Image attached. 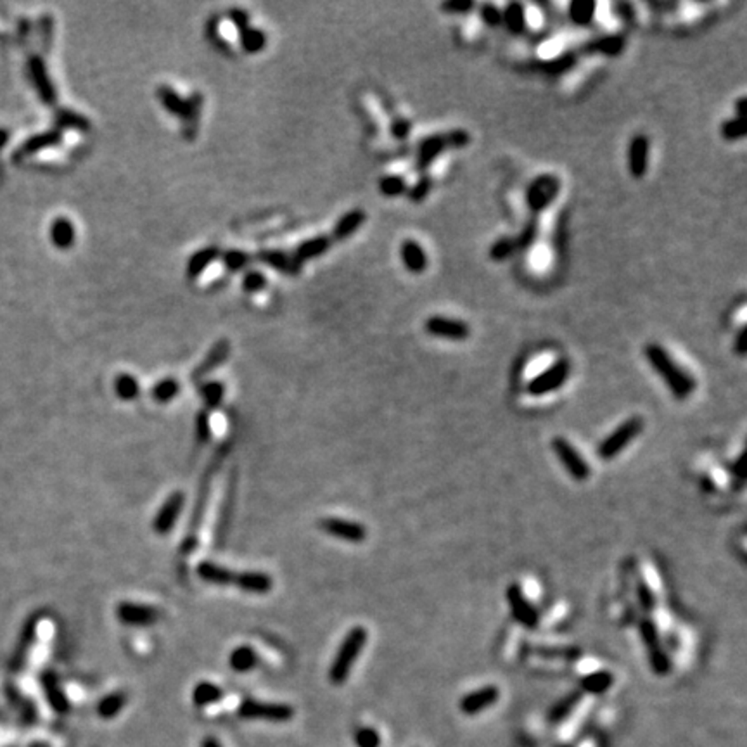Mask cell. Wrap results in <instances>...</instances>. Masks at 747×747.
<instances>
[{
    "label": "cell",
    "instance_id": "1",
    "mask_svg": "<svg viewBox=\"0 0 747 747\" xmlns=\"http://www.w3.org/2000/svg\"><path fill=\"white\" fill-rule=\"evenodd\" d=\"M644 353L649 365L665 380L668 390L672 391V394L676 400H687L688 397L694 394L695 386H697L695 379L680 364H676V360L670 355V351L665 346L658 343H649L645 346Z\"/></svg>",
    "mask_w": 747,
    "mask_h": 747
},
{
    "label": "cell",
    "instance_id": "2",
    "mask_svg": "<svg viewBox=\"0 0 747 747\" xmlns=\"http://www.w3.org/2000/svg\"><path fill=\"white\" fill-rule=\"evenodd\" d=\"M471 142V135L464 128H452L447 132L433 133L427 135L417 144L415 154V170L417 172H426L429 166L440 158L443 152L448 149H460L466 147Z\"/></svg>",
    "mask_w": 747,
    "mask_h": 747
},
{
    "label": "cell",
    "instance_id": "3",
    "mask_svg": "<svg viewBox=\"0 0 747 747\" xmlns=\"http://www.w3.org/2000/svg\"><path fill=\"white\" fill-rule=\"evenodd\" d=\"M156 97H158L159 104L165 108L175 118L182 119L186 123V135L192 137L195 135V128H198L199 116H201L202 110V96L199 92L191 94L187 99L180 97V94L175 89L168 85H159L156 90Z\"/></svg>",
    "mask_w": 747,
    "mask_h": 747
},
{
    "label": "cell",
    "instance_id": "4",
    "mask_svg": "<svg viewBox=\"0 0 747 747\" xmlns=\"http://www.w3.org/2000/svg\"><path fill=\"white\" fill-rule=\"evenodd\" d=\"M223 455H225V450L220 448L219 452L215 453V459H213L212 466L206 467V473H205V476H202L201 485H199L198 500H195L194 509H192L191 519H188V524H187L186 536H184V542H182V545H180V549H179V552L182 554L184 557L191 556V554L195 550V547H198L199 529H201L202 519H205L206 507H208L209 491H212L213 478H215V473H216V464L220 462V457H223Z\"/></svg>",
    "mask_w": 747,
    "mask_h": 747
},
{
    "label": "cell",
    "instance_id": "5",
    "mask_svg": "<svg viewBox=\"0 0 747 747\" xmlns=\"http://www.w3.org/2000/svg\"><path fill=\"white\" fill-rule=\"evenodd\" d=\"M367 630L364 626H353L350 632L346 633L341 642L339 649L336 652V658L332 659V665L329 668V680L334 685H343L344 681L350 676L351 670H353L355 661L358 659V656L364 651L365 644H367Z\"/></svg>",
    "mask_w": 747,
    "mask_h": 747
},
{
    "label": "cell",
    "instance_id": "6",
    "mask_svg": "<svg viewBox=\"0 0 747 747\" xmlns=\"http://www.w3.org/2000/svg\"><path fill=\"white\" fill-rule=\"evenodd\" d=\"M561 179L554 173H542V175L535 177V179L529 182V186L526 187V205H528L529 212L533 215H540L542 212H545L547 208H550L554 201L557 199L561 192Z\"/></svg>",
    "mask_w": 747,
    "mask_h": 747
},
{
    "label": "cell",
    "instance_id": "7",
    "mask_svg": "<svg viewBox=\"0 0 747 747\" xmlns=\"http://www.w3.org/2000/svg\"><path fill=\"white\" fill-rule=\"evenodd\" d=\"M642 429H644V419L640 415H633L626 419L609 436H605L600 441L597 450L598 457L602 460H612L614 457H618L642 433Z\"/></svg>",
    "mask_w": 747,
    "mask_h": 747
},
{
    "label": "cell",
    "instance_id": "8",
    "mask_svg": "<svg viewBox=\"0 0 747 747\" xmlns=\"http://www.w3.org/2000/svg\"><path fill=\"white\" fill-rule=\"evenodd\" d=\"M638 628H640L642 642H644L645 649H647L652 672L659 674V676H665V674L672 672V659L666 654V651H663L658 626H656V623L652 621V619H642Z\"/></svg>",
    "mask_w": 747,
    "mask_h": 747
},
{
    "label": "cell",
    "instance_id": "9",
    "mask_svg": "<svg viewBox=\"0 0 747 747\" xmlns=\"http://www.w3.org/2000/svg\"><path fill=\"white\" fill-rule=\"evenodd\" d=\"M569 374H571V364H569L568 358H561L542 374L533 377L528 383V386H526V390L531 397H543V394L559 390L562 384L569 379Z\"/></svg>",
    "mask_w": 747,
    "mask_h": 747
},
{
    "label": "cell",
    "instance_id": "10",
    "mask_svg": "<svg viewBox=\"0 0 747 747\" xmlns=\"http://www.w3.org/2000/svg\"><path fill=\"white\" fill-rule=\"evenodd\" d=\"M161 609L151 604H142V602L123 600L116 607V618L119 623L126 626H135V628H147V626L156 625L161 619Z\"/></svg>",
    "mask_w": 747,
    "mask_h": 747
},
{
    "label": "cell",
    "instance_id": "11",
    "mask_svg": "<svg viewBox=\"0 0 747 747\" xmlns=\"http://www.w3.org/2000/svg\"><path fill=\"white\" fill-rule=\"evenodd\" d=\"M239 716L246 720H267L274 723H284L295 716V709L288 704H274V702H262L255 699H246L239 706Z\"/></svg>",
    "mask_w": 747,
    "mask_h": 747
},
{
    "label": "cell",
    "instance_id": "12",
    "mask_svg": "<svg viewBox=\"0 0 747 747\" xmlns=\"http://www.w3.org/2000/svg\"><path fill=\"white\" fill-rule=\"evenodd\" d=\"M552 450L557 455L562 467L565 469V473L576 481H586L590 478V466L585 459H583L582 453L578 452L571 443H569L565 438H554L552 440Z\"/></svg>",
    "mask_w": 747,
    "mask_h": 747
},
{
    "label": "cell",
    "instance_id": "13",
    "mask_svg": "<svg viewBox=\"0 0 747 747\" xmlns=\"http://www.w3.org/2000/svg\"><path fill=\"white\" fill-rule=\"evenodd\" d=\"M424 331L438 339L466 341L471 336V327L464 320L443 315H433L424 322Z\"/></svg>",
    "mask_w": 747,
    "mask_h": 747
},
{
    "label": "cell",
    "instance_id": "14",
    "mask_svg": "<svg viewBox=\"0 0 747 747\" xmlns=\"http://www.w3.org/2000/svg\"><path fill=\"white\" fill-rule=\"evenodd\" d=\"M318 528L329 536L343 540L348 543H362L367 538V528L357 521L343 519V517H322L318 521Z\"/></svg>",
    "mask_w": 747,
    "mask_h": 747
},
{
    "label": "cell",
    "instance_id": "15",
    "mask_svg": "<svg viewBox=\"0 0 747 747\" xmlns=\"http://www.w3.org/2000/svg\"><path fill=\"white\" fill-rule=\"evenodd\" d=\"M507 602H509V607L514 619H516L521 626H524V628L528 630H535L536 626H538V611H536L535 605L526 598L523 589H521L517 583H512V585L507 589Z\"/></svg>",
    "mask_w": 747,
    "mask_h": 747
},
{
    "label": "cell",
    "instance_id": "16",
    "mask_svg": "<svg viewBox=\"0 0 747 747\" xmlns=\"http://www.w3.org/2000/svg\"><path fill=\"white\" fill-rule=\"evenodd\" d=\"M184 505H186V493L173 491L156 512L154 519H152V529L158 535H166V533L172 531L175 528L177 519L182 514Z\"/></svg>",
    "mask_w": 747,
    "mask_h": 747
},
{
    "label": "cell",
    "instance_id": "17",
    "mask_svg": "<svg viewBox=\"0 0 747 747\" xmlns=\"http://www.w3.org/2000/svg\"><path fill=\"white\" fill-rule=\"evenodd\" d=\"M649 154H651V140L645 133H637L632 137L628 146V170L633 179H642L649 170Z\"/></svg>",
    "mask_w": 747,
    "mask_h": 747
},
{
    "label": "cell",
    "instance_id": "18",
    "mask_svg": "<svg viewBox=\"0 0 747 747\" xmlns=\"http://www.w3.org/2000/svg\"><path fill=\"white\" fill-rule=\"evenodd\" d=\"M228 355H230V341L228 339H219L212 346V350L206 353V357L202 358L201 364L194 369L191 374L192 383H199L201 379H205L206 376H209L213 371H216L219 367L227 362Z\"/></svg>",
    "mask_w": 747,
    "mask_h": 747
},
{
    "label": "cell",
    "instance_id": "19",
    "mask_svg": "<svg viewBox=\"0 0 747 747\" xmlns=\"http://www.w3.org/2000/svg\"><path fill=\"white\" fill-rule=\"evenodd\" d=\"M498 697L500 690L496 687H493V685L478 688V690L469 692V694L460 699V711H462L464 714H469V716L471 714H478L481 713V711L491 708V706L498 701Z\"/></svg>",
    "mask_w": 747,
    "mask_h": 747
},
{
    "label": "cell",
    "instance_id": "20",
    "mask_svg": "<svg viewBox=\"0 0 747 747\" xmlns=\"http://www.w3.org/2000/svg\"><path fill=\"white\" fill-rule=\"evenodd\" d=\"M260 263L267 265L272 270L281 272L286 275H298L303 268V265H299L293 258V253L281 251V249H262V251L256 253L255 256Z\"/></svg>",
    "mask_w": 747,
    "mask_h": 747
},
{
    "label": "cell",
    "instance_id": "21",
    "mask_svg": "<svg viewBox=\"0 0 747 747\" xmlns=\"http://www.w3.org/2000/svg\"><path fill=\"white\" fill-rule=\"evenodd\" d=\"M365 220H367V213H365L362 208L350 209V212L344 213L343 216H339V220L336 222L334 228H332L331 235H329L332 244H334V242H343V241H346V239H350L355 232H358L362 227H364Z\"/></svg>",
    "mask_w": 747,
    "mask_h": 747
},
{
    "label": "cell",
    "instance_id": "22",
    "mask_svg": "<svg viewBox=\"0 0 747 747\" xmlns=\"http://www.w3.org/2000/svg\"><path fill=\"white\" fill-rule=\"evenodd\" d=\"M248 593H268L274 589V579L265 571H239L234 576V585Z\"/></svg>",
    "mask_w": 747,
    "mask_h": 747
},
{
    "label": "cell",
    "instance_id": "23",
    "mask_svg": "<svg viewBox=\"0 0 747 747\" xmlns=\"http://www.w3.org/2000/svg\"><path fill=\"white\" fill-rule=\"evenodd\" d=\"M400 258L404 267L407 268L411 274H422L426 272L429 260H427L426 249L422 248L419 241L415 239H405L400 246Z\"/></svg>",
    "mask_w": 747,
    "mask_h": 747
},
{
    "label": "cell",
    "instance_id": "24",
    "mask_svg": "<svg viewBox=\"0 0 747 747\" xmlns=\"http://www.w3.org/2000/svg\"><path fill=\"white\" fill-rule=\"evenodd\" d=\"M195 575L206 583H212V585L219 586H232L234 585V576L235 571L225 568V565L216 564L213 561H202L199 562L198 568H195Z\"/></svg>",
    "mask_w": 747,
    "mask_h": 747
},
{
    "label": "cell",
    "instance_id": "25",
    "mask_svg": "<svg viewBox=\"0 0 747 747\" xmlns=\"http://www.w3.org/2000/svg\"><path fill=\"white\" fill-rule=\"evenodd\" d=\"M332 241L329 235H317V237L306 239V241L299 242L296 246V249L293 251V258L296 260L299 265L310 262V260L318 258V256L325 255V253L331 249Z\"/></svg>",
    "mask_w": 747,
    "mask_h": 747
},
{
    "label": "cell",
    "instance_id": "26",
    "mask_svg": "<svg viewBox=\"0 0 747 747\" xmlns=\"http://www.w3.org/2000/svg\"><path fill=\"white\" fill-rule=\"evenodd\" d=\"M220 255H222V251H220L216 246H206V248L195 251L194 255H191V258H188L187 262V277L191 279V281H195V279L201 277V275L220 258Z\"/></svg>",
    "mask_w": 747,
    "mask_h": 747
},
{
    "label": "cell",
    "instance_id": "27",
    "mask_svg": "<svg viewBox=\"0 0 747 747\" xmlns=\"http://www.w3.org/2000/svg\"><path fill=\"white\" fill-rule=\"evenodd\" d=\"M626 47V38L619 34L612 35H604V37H598L592 42H589L585 45V52L589 54H602V56L607 57H616L625 50Z\"/></svg>",
    "mask_w": 747,
    "mask_h": 747
},
{
    "label": "cell",
    "instance_id": "28",
    "mask_svg": "<svg viewBox=\"0 0 747 747\" xmlns=\"http://www.w3.org/2000/svg\"><path fill=\"white\" fill-rule=\"evenodd\" d=\"M30 71H31V76H34V82H35V85H37L38 94H40V97H42L43 103L56 104L57 92H56V89H54L52 83H50V78H49V75H47L43 61L38 59V57H34V59L30 61Z\"/></svg>",
    "mask_w": 747,
    "mask_h": 747
},
{
    "label": "cell",
    "instance_id": "29",
    "mask_svg": "<svg viewBox=\"0 0 747 747\" xmlns=\"http://www.w3.org/2000/svg\"><path fill=\"white\" fill-rule=\"evenodd\" d=\"M260 658L258 652L251 647V645H239L228 656V665L234 672L237 673H248L258 666Z\"/></svg>",
    "mask_w": 747,
    "mask_h": 747
},
{
    "label": "cell",
    "instance_id": "30",
    "mask_svg": "<svg viewBox=\"0 0 747 747\" xmlns=\"http://www.w3.org/2000/svg\"><path fill=\"white\" fill-rule=\"evenodd\" d=\"M50 241L59 249H68L75 244L76 230L71 220L59 216L50 225Z\"/></svg>",
    "mask_w": 747,
    "mask_h": 747
},
{
    "label": "cell",
    "instance_id": "31",
    "mask_svg": "<svg viewBox=\"0 0 747 747\" xmlns=\"http://www.w3.org/2000/svg\"><path fill=\"white\" fill-rule=\"evenodd\" d=\"M612 683H614L612 673L600 670V672H593L579 680V692H582V694L585 692V694L600 695L604 694L605 690H609V688L612 687Z\"/></svg>",
    "mask_w": 747,
    "mask_h": 747
},
{
    "label": "cell",
    "instance_id": "32",
    "mask_svg": "<svg viewBox=\"0 0 747 747\" xmlns=\"http://www.w3.org/2000/svg\"><path fill=\"white\" fill-rule=\"evenodd\" d=\"M502 24H505L507 30L512 35H523L528 27L526 20V9L521 2H512L502 10Z\"/></svg>",
    "mask_w": 747,
    "mask_h": 747
},
{
    "label": "cell",
    "instance_id": "33",
    "mask_svg": "<svg viewBox=\"0 0 747 747\" xmlns=\"http://www.w3.org/2000/svg\"><path fill=\"white\" fill-rule=\"evenodd\" d=\"M198 393L199 397H201V400L205 401L206 411L212 412L223 404L225 383H222V380H208V383H202L201 386L198 387Z\"/></svg>",
    "mask_w": 747,
    "mask_h": 747
},
{
    "label": "cell",
    "instance_id": "34",
    "mask_svg": "<svg viewBox=\"0 0 747 747\" xmlns=\"http://www.w3.org/2000/svg\"><path fill=\"white\" fill-rule=\"evenodd\" d=\"M222 697L223 690L219 685L212 683V681H199L194 687V690H192V701L198 708H206V706L215 704Z\"/></svg>",
    "mask_w": 747,
    "mask_h": 747
},
{
    "label": "cell",
    "instance_id": "35",
    "mask_svg": "<svg viewBox=\"0 0 747 747\" xmlns=\"http://www.w3.org/2000/svg\"><path fill=\"white\" fill-rule=\"evenodd\" d=\"M268 37L263 30L255 27H248L246 30L239 31V45L244 52L258 54L267 47Z\"/></svg>",
    "mask_w": 747,
    "mask_h": 747
},
{
    "label": "cell",
    "instance_id": "36",
    "mask_svg": "<svg viewBox=\"0 0 747 747\" xmlns=\"http://www.w3.org/2000/svg\"><path fill=\"white\" fill-rule=\"evenodd\" d=\"M597 3L593 0H575V2L569 3V20L572 21L578 27H586L593 21L596 17Z\"/></svg>",
    "mask_w": 747,
    "mask_h": 747
},
{
    "label": "cell",
    "instance_id": "37",
    "mask_svg": "<svg viewBox=\"0 0 747 747\" xmlns=\"http://www.w3.org/2000/svg\"><path fill=\"white\" fill-rule=\"evenodd\" d=\"M180 390H182V386H180V383L175 377H165V379L158 380V383L152 386L151 397L154 398V401L165 405L175 400L180 394Z\"/></svg>",
    "mask_w": 747,
    "mask_h": 747
},
{
    "label": "cell",
    "instance_id": "38",
    "mask_svg": "<svg viewBox=\"0 0 747 747\" xmlns=\"http://www.w3.org/2000/svg\"><path fill=\"white\" fill-rule=\"evenodd\" d=\"M61 142H63V133H61L59 130H50V132L31 137V139L21 147V154H35V152L47 149V147L59 146Z\"/></svg>",
    "mask_w": 747,
    "mask_h": 747
},
{
    "label": "cell",
    "instance_id": "39",
    "mask_svg": "<svg viewBox=\"0 0 747 747\" xmlns=\"http://www.w3.org/2000/svg\"><path fill=\"white\" fill-rule=\"evenodd\" d=\"M579 701H582V692L579 690H575V692H571V694L564 695V697H562L561 701H557L556 704H554V708L550 709V713H549L550 723H559V721L565 720V718H568L569 714L575 711Z\"/></svg>",
    "mask_w": 747,
    "mask_h": 747
},
{
    "label": "cell",
    "instance_id": "40",
    "mask_svg": "<svg viewBox=\"0 0 747 747\" xmlns=\"http://www.w3.org/2000/svg\"><path fill=\"white\" fill-rule=\"evenodd\" d=\"M114 393L125 401L135 400L140 394V383L132 374H119L114 379Z\"/></svg>",
    "mask_w": 747,
    "mask_h": 747
},
{
    "label": "cell",
    "instance_id": "41",
    "mask_svg": "<svg viewBox=\"0 0 747 747\" xmlns=\"http://www.w3.org/2000/svg\"><path fill=\"white\" fill-rule=\"evenodd\" d=\"M379 192L384 198H400V195L407 194V179L401 175H384L379 179Z\"/></svg>",
    "mask_w": 747,
    "mask_h": 747
},
{
    "label": "cell",
    "instance_id": "42",
    "mask_svg": "<svg viewBox=\"0 0 747 747\" xmlns=\"http://www.w3.org/2000/svg\"><path fill=\"white\" fill-rule=\"evenodd\" d=\"M56 119L61 128L76 130V132H89L90 130V119L73 110H61L57 112Z\"/></svg>",
    "mask_w": 747,
    "mask_h": 747
},
{
    "label": "cell",
    "instance_id": "43",
    "mask_svg": "<svg viewBox=\"0 0 747 747\" xmlns=\"http://www.w3.org/2000/svg\"><path fill=\"white\" fill-rule=\"evenodd\" d=\"M126 704V695L123 692H112V694L104 695L97 704V713L103 718H114Z\"/></svg>",
    "mask_w": 747,
    "mask_h": 747
},
{
    "label": "cell",
    "instance_id": "44",
    "mask_svg": "<svg viewBox=\"0 0 747 747\" xmlns=\"http://www.w3.org/2000/svg\"><path fill=\"white\" fill-rule=\"evenodd\" d=\"M220 260H222L227 272L235 274V272H241L248 267L249 262H251V256L246 251H241V249H228V251H223L220 255Z\"/></svg>",
    "mask_w": 747,
    "mask_h": 747
},
{
    "label": "cell",
    "instance_id": "45",
    "mask_svg": "<svg viewBox=\"0 0 747 747\" xmlns=\"http://www.w3.org/2000/svg\"><path fill=\"white\" fill-rule=\"evenodd\" d=\"M516 251V239L500 237L496 239L491 244V248H489V258H491L493 262H505V260H509Z\"/></svg>",
    "mask_w": 747,
    "mask_h": 747
},
{
    "label": "cell",
    "instance_id": "46",
    "mask_svg": "<svg viewBox=\"0 0 747 747\" xmlns=\"http://www.w3.org/2000/svg\"><path fill=\"white\" fill-rule=\"evenodd\" d=\"M209 413L212 412L202 408V411H199L198 415H195L194 433L199 445H206L212 440V415H209Z\"/></svg>",
    "mask_w": 747,
    "mask_h": 747
},
{
    "label": "cell",
    "instance_id": "47",
    "mask_svg": "<svg viewBox=\"0 0 747 747\" xmlns=\"http://www.w3.org/2000/svg\"><path fill=\"white\" fill-rule=\"evenodd\" d=\"M721 135L728 142H735V140H741L746 137V119L744 118H728L727 121H723L721 125Z\"/></svg>",
    "mask_w": 747,
    "mask_h": 747
},
{
    "label": "cell",
    "instance_id": "48",
    "mask_svg": "<svg viewBox=\"0 0 747 747\" xmlns=\"http://www.w3.org/2000/svg\"><path fill=\"white\" fill-rule=\"evenodd\" d=\"M268 281L267 275L260 270H248L242 277V291L248 293V295H256V293H262L267 288Z\"/></svg>",
    "mask_w": 747,
    "mask_h": 747
},
{
    "label": "cell",
    "instance_id": "49",
    "mask_svg": "<svg viewBox=\"0 0 747 747\" xmlns=\"http://www.w3.org/2000/svg\"><path fill=\"white\" fill-rule=\"evenodd\" d=\"M433 191V179L429 175H422L413 186H408L407 198L412 202H422Z\"/></svg>",
    "mask_w": 747,
    "mask_h": 747
},
{
    "label": "cell",
    "instance_id": "50",
    "mask_svg": "<svg viewBox=\"0 0 747 747\" xmlns=\"http://www.w3.org/2000/svg\"><path fill=\"white\" fill-rule=\"evenodd\" d=\"M478 14H480V20L483 21L486 27L498 28L502 24V10L495 3H481V6H478Z\"/></svg>",
    "mask_w": 747,
    "mask_h": 747
},
{
    "label": "cell",
    "instance_id": "51",
    "mask_svg": "<svg viewBox=\"0 0 747 747\" xmlns=\"http://www.w3.org/2000/svg\"><path fill=\"white\" fill-rule=\"evenodd\" d=\"M576 61H578V57H576L575 52L562 54V56L557 57V59H552L547 64H543V68H545L547 73L559 75V73H564V71L571 70V68L576 64Z\"/></svg>",
    "mask_w": 747,
    "mask_h": 747
},
{
    "label": "cell",
    "instance_id": "52",
    "mask_svg": "<svg viewBox=\"0 0 747 747\" xmlns=\"http://www.w3.org/2000/svg\"><path fill=\"white\" fill-rule=\"evenodd\" d=\"M536 235H538V222H536V219L533 216L531 220H528V223L524 225V228L521 230V234L517 235L516 239V246H517V251L519 249H528L529 246L535 242Z\"/></svg>",
    "mask_w": 747,
    "mask_h": 747
},
{
    "label": "cell",
    "instance_id": "53",
    "mask_svg": "<svg viewBox=\"0 0 747 747\" xmlns=\"http://www.w3.org/2000/svg\"><path fill=\"white\" fill-rule=\"evenodd\" d=\"M355 744H357V747H379L380 737L374 728L362 727L355 732Z\"/></svg>",
    "mask_w": 747,
    "mask_h": 747
},
{
    "label": "cell",
    "instance_id": "54",
    "mask_svg": "<svg viewBox=\"0 0 747 747\" xmlns=\"http://www.w3.org/2000/svg\"><path fill=\"white\" fill-rule=\"evenodd\" d=\"M476 7V2L473 0H450V2L441 3V10H445L447 14H459V16H466Z\"/></svg>",
    "mask_w": 747,
    "mask_h": 747
},
{
    "label": "cell",
    "instance_id": "55",
    "mask_svg": "<svg viewBox=\"0 0 747 747\" xmlns=\"http://www.w3.org/2000/svg\"><path fill=\"white\" fill-rule=\"evenodd\" d=\"M390 132H391V135H393L397 140H405L408 135H411V132H412L411 119L404 118V116H397V118L391 119Z\"/></svg>",
    "mask_w": 747,
    "mask_h": 747
},
{
    "label": "cell",
    "instance_id": "56",
    "mask_svg": "<svg viewBox=\"0 0 747 747\" xmlns=\"http://www.w3.org/2000/svg\"><path fill=\"white\" fill-rule=\"evenodd\" d=\"M47 690H49V699H50V702H52L54 709L61 711V713H63V711H68L66 697H64V694L61 692V688L57 687L52 676H49V680H47Z\"/></svg>",
    "mask_w": 747,
    "mask_h": 747
},
{
    "label": "cell",
    "instance_id": "57",
    "mask_svg": "<svg viewBox=\"0 0 747 747\" xmlns=\"http://www.w3.org/2000/svg\"><path fill=\"white\" fill-rule=\"evenodd\" d=\"M637 598L638 602H640L642 609L647 612H652L656 607V597H654V592L651 590V586L647 585L645 582H638L637 585Z\"/></svg>",
    "mask_w": 747,
    "mask_h": 747
},
{
    "label": "cell",
    "instance_id": "58",
    "mask_svg": "<svg viewBox=\"0 0 747 747\" xmlns=\"http://www.w3.org/2000/svg\"><path fill=\"white\" fill-rule=\"evenodd\" d=\"M227 20L230 21V24L237 31H242L248 27H251V24H249L251 23V16H249V13L244 9H239V7H234V9L228 10Z\"/></svg>",
    "mask_w": 747,
    "mask_h": 747
},
{
    "label": "cell",
    "instance_id": "59",
    "mask_svg": "<svg viewBox=\"0 0 747 747\" xmlns=\"http://www.w3.org/2000/svg\"><path fill=\"white\" fill-rule=\"evenodd\" d=\"M734 350L737 355H746L747 351V327L746 325H742L741 329H739L737 336H735V341H734Z\"/></svg>",
    "mask_w": 747,
    "mask_h": 747
},
{
    "label": "cell",
    "instance_id": "60",
    "mask_svg": "<svg viewBox=\"0 0 747 747\" xmlns=\"http://www.w3.org/2000/svg\"><path fill=\"white\" fill-rule=\"evenodd\" d=\"M732 474L739 476V480L744 481V455H741L735 462V466H732Z\"/></svg>",
    "mask_w": 747,
    "mask_h": 747
},
{
    "label": "cell",
    "instance_id": "61",
    "mask_svg": "<svg viewBox=\"0 0 747 747\" xmlns=\"http://www.w3.org/2000/svg\"><path fill=\"white\" fill-rule=\"evenodd\" d=\"M746 103H747L746 96L739 97V99L735 101V116H737V118H746Z\"/></svg>",
    "mask_w": 747,
    "mask_h": 747
},
{
    "label": "cell",
    "instance_id": "62",
    "mask_svg": "<svg viewBox=\"0 0 747 747\" xmlns=\"http://www.w3.org/2000/svg\"><path fill=\"white\" fill-rule=\"evenodd\" d=\"M202 747H222V746H220L219 742L215 741V739L208 737V739H205V741H202Z\"/></svg>",
    "mask_w": 747,
    "mask_h": 747
}]
</instances>
